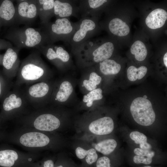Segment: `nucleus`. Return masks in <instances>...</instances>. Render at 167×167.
Segmentation results:
<instances>
[{"instance_id":"1","label":"nucleus","mask_w":167,"mask_h":167,"mask_svg":"<svg viewBox=\"0 0 167 167\" xmlns=\"http://www.w3.org/2000/svg\"><path fill=\"white\" fill-rule=\"evenodd\" d=\"M11 34V40L18 49L41 46L43 38L39 29L28 26L14 28Z\"/></svg>"},{"instance_id":"2","label":"nucleus","mask_w":167,"mask_h":167,"mask_svg":"<svg viewBox=\"0 0 167 167\" xmlns=\"http://www.w3.org/2000/svg\"><path fill=\"white\" fill-rule=\"evenodd\" d=\"M130 111L135 121L143 126L152 125L155 120L156 115L150 101L143 97H138L132 101Z\"/></svg>"},{"instance_id":"3","label":"nucleus","mask_w":167,"mask_h":167,"mask_svg":"<svg viewBox=\"0 0 167 167\" xmlns=\"http://www.w3.org/2000/svg\"><path fill=\"white\" fill-rule=\"evenodd\" d=\"M16 8L15 22H31L38 16L37 0L19 1Z\"/></svg>"},{"instance_id":"4","label":"nucleus","mask_w":167,"mask_h":167,"mask_svg":"<svg viewBox=\"0 0 167 167\" xmlns=\"http://www.w3.org/2000/svg\"><path fill=\"white\" fill-rule=\"evenodd\" d=\"M49 140L47 136L38 132H31L24 134L20 139V142L22 144L30 147L45 146L49 143Z\"/></svg>"},{"instance_id":"5","label":"nucleus","mask_w":167,"mask_h":167,"mask_svg":"<svg viewBox=\"0 0 167 167\" xmlns=\"http://www.w3.org/2000/svg\"><path fill=\"white\" fill-rule=\"evenodd\" d=\"M60 122L58 118L50 114H44L38 117L35 120L34 125L39 130L51 131L58 128Z\"/></svg>"},{"instance_id":"6","label":"nucleus","mask_w":167,"mask_h":167,"mask_svg":"<svg viewBox=\"0 0 167 167\" xmlns=\"http://www.w3.org/2000/svg\"><path fill=\"white\" fill-rule=\"evenodd\" d=\"M89 129L92 133L102 135L111 133L114 129V122L112 118L105 117L92 122L89 125Z\"/></svg>"},{"instance_id":"7","label":"nucleus","mask_w":167,"mask_h":167,"mask_svg":"<svg viewBox=\"0 0 167 167\" xmlns=\"http://www.w3.org/2000/svg\"><path fill=\"white\" fill-rule=\"evenodd\" d=\"M167 19V12L161 8H157L152 11L145 19L147 26L152 29L160 28L164 26Z\"/></svg>"},{"instance_id":"8","label":"nucleus","mask_w":167,"mask_h":167,"mask_svg":"<svg viewBox=\"0 0 167 167\" xmlns=\"http://www.w3.org/2000/svg\"><path fill=\"white\" fill-rule=\"evenodd\" d=\"M44 73L43 69L33 62L26 63L23 66L21 70V74L23 77L28 80L38 79Z\"/></svg>"},{"instance_id":"9","label":"nucleus","mask_w":167,"mask_h":167,"mask_svg":"<svg viewBox=\"0 0 167 167\" xmlns=\"http://www.w3.org/2000/svg\"><path fill=\"white\" fill-rule=\"evenodd\" d=\"M114 50L113 44L106 42L96 49L93 52V60L96 62L109 59L112 56Z\"/></svg>"},{"instance_id":"10","label":"nucleus","mask_w":167,"mask_h":167,"mask_svg":"<svg viewBox=\"0 0 167 167\" xmlns=\"http://www.w3.org/2000/svg\"><path fill=\"white\" fill-rule=\"evenodd\" d=\"M16 8L12 1H3L0 6V17L6 21L13 20L15 22Z\"/></svg>"},{"instance_id":"11","label":"nucleus","mask_w":167,"mask_h":167,"mask_svg":"<svg viewBox=\"0 0 167 167\" xmlns=\"http://www.w3.org/2000/svg\"><path fill=\"white\" fill-rule=\"evenodd\" d=\"M109 28L113 34L119 36L127 35L130 31V28L127 24L118 18L113 19L110 22Z\"/></svg>"},{"instance_id":"12","label":"nucleus","mask_w":167,"mask_h":167,"mask_svg":"<svg viewBox=\"0 0 167 167\" xmlns=\"http://www.w3.org/2000/svg\"><path fill=\"white\" fill-rule=\"evenodd\" d=\"M51 28L53 33L58 35L69 33L73 29L70 22L65 18L57 19L52 25Z\"/></svg>"},{"instance_id":"13","label":"nucleus","mask_w":167,"mask_h":167,"mask_svg":"<svg viewBox=\"0 0 167 167\" xmlns=\"http://www.w3.org/2000/svg\"><path fill=\"white\" fill-rule=\"evenodd\" d=\"M100 70L105 75H115L120 71L121 65L115 61L108 59L100 63Z\"/></svg>"},{"instance_id":"14","label":"nucleus","mask_w":167,"mask_h":167,"mask_svg":"<svg viewBox=\"0 0 167 167\" xmlns=\"http://www.w3.org/2000/svg\"><path fill=\"white\" fill-rule=\"evenodd\" d=\"M96 27L95 23L92 20L85 19L83 20L79 29L74 34L73 39L75 42L82 40L85 37L87 32L93 30Z\"/></svg>"},{"instance_id":"15","label":"nucleus","mask_w":167,"mask_h":167,"mask_svg":"<svg viewBox=\"0 0 167 167\" xmlns=\"http://www.w3.org/2000/svg\"><path fill=\"white\" fill-rule=\"evenodd\" d=\"M18 157L15 151L6 150L0 151V165L5 167H11L14 164Z\"/></svg>"},{"instance_id":"16","label":"nucleus","mask_w":167,"mask_h":167,"mask_svg":"<svg viewBox=\"0 0 167 167\" xmlns=\"http://www.w3.org/2000/svg\"><path fill=\"white\" fill-rule=\"evenodd\" d=\"M131 52L134 55L135 59L141 61L144 60L147 55V50L144 44L141 41H137L132 44L131 48Z\"/></svg>"},{"instance_id":"17","label":"nucleus","mask_w":167,"mask_h":167,"mask_svg":"<svg viewBox=\"0 0 167 167\" xmlns=\"http://www.w3.org/2000/svg\"><path fill=\"white\" fill-rule=\"evenodd\" d=\"M117 145L116 141L113 139H108L100 142L95 146L97 151L104 155H108L112 153Z\"/></svg>"},{"instance_id":"18","label":"nucleus","mask_w":167,"mask_h":167,"mask_svg":"<svg viewBox=\"0 0 167 167\" xmlns=\"http://www.w3.org/2000/svg\"><path fill=\"white\" fill-rule=\"evenodd\" d=\"M54 10L56 15L62 17L69 16L72 12V8L70 4L59 0L54 1Z\"/></svg>"},{"instance_id":"19","label":"nucleus","mask_w":167,"mask_h":167,"mask_svg":"<svg viewBox=\"0 0 167 167\" xmlns=\"http://www.w3.org/2000/svg\"><path fill=\"white\" fill-rule=\"evenodd\" d=\"M56 51L53 48H49L47 50L46 54L47 58L50 60H52L56 58L60 59L62 62H67L70 58L68 52L61 47H56Z\"/></svg>"},{"instance_id":"20","label":"nucleus","mask_w":167,"mask_h":167,"mask_svg":"<svg viewBox=\"0 0 167 167\" xmlns=\"http://www.w3.org/2000/svg\"><path fill=\"white\" fill-rule=\"evenodd\" d=\"M49 90L48 85L44 82H40L31 86L28 90L30 95L35 98H40L45 96Z\"/></svg>"},{"instance_id":"21","label":"nucleus","mask_w":167,"mask_h":167,"mask_svg":"<svg viewBox=\"0 0 167 167\" xmlns=\"http://www.w3.org/2000/svg\"><path fill=\"white\" fill-rule=\"evenodd\" d=\"M73 88L71 84L68 81L63 82L60 85L59 89L56 95V99L58 101H66L72 93Z\"/></svg>"},{"instance_id":"22","label":"nucleus","mask_w":167,"mask_h":167,"mask_svg":"<svg viewBox=\"0 0 167 167\" xmlns=\"http://www.w3.org/2000/svg\"><path fill=\"white\" fill-rule=\"evenodd\" d=\"M147 68L144 66H142L138 68L131 66L127 70V76L129 80L134 81L137 79H140L146 74Z\"/></svg>"},{"instance_id":"23","label":"nucleus","mask_w":167,"mask_h":167,"mask_svg":"<svg viewBox=\"0 0 167 167\" xmlns=\"http://www.w3.org/2000/svg\"><path fill=\"white\" fill-rule=\"evenodd\" d=\"M18 58L17 53L14 49L9 48L6 50L3 58L2 64L7 70L12 68Z\"/></svg>"},{"instance_id":"24","label":"nucleus","mask_w":167,"mask_h":167,"mask_svg":"<svg viewBox=\"0 0 167 167\" xmlns=\"http://www.w3.org/2000/svg\"><path fill=\"white\" fill-rule=\"evenodd\" d=\"M130 137L137 144L140 145L141 149L150 150L152 148L151 145L147 142V137L142 133L138 131H134L131 133Z\"/></svg>"},{"instance_id":"25","label":"nucleus","mask_w":167,"mask_h":167,"mask_svg":"<svg viewBox=\"0 0 167 167\" xmlns=\"http://www.w3.org/2000/svg\"><path fill=\"white\" fill-rule=\"evenodd\" d=\"M22 101L20 98L12 94L5 99L3 103L4 110L8 111L13 109L19 107L21 105Z\"/></svg>"},{"instance_id":"26","label":"nucleus","mask_w":167,"mask_h":167,"mask_svg":"<svg viewBox=\"0 0 167 167\" xmlns=\"http://www.w3.org/2000/svg\"><path fill=\"white\" fill-rule=\"evenodd\" d=\"M101 80V77L96 73L92 72L88 80H84L83 82V85L88 91H92L96 89V85L99 84Z\"/></svg>"},{"instance_id":"27","label":"nucleus","mask_w":167,"mask_h":167,"mask_svg":"<svg viewBox=\"0 0 167 167\" xmlns=\"http://www.w3.org/2000/svg\"><path fill=\"white\" fill-rule=\"evenodd\" d=\"M102 97V90L98 88L91 91L86 95H84L83 101L84 102H87V106L89 107L92 106L93 101L100 100Z\"/></svg>"},{"instance_id":"28","label":"nucleus","mask_w":167,"mask_h":167,"mask_svg":"<svg viewBox=\"0 0 167 167\" xmlns=\"http://www.w3.org/2000/svg\"><path fill=\"white\" fill-rule=\"evenodd\" d=\"M134 153L137 156L152 158L155 155L154 152L150 150H146L136 148L134 150Z\"/></svg>"},{"instance_id":"29","label":"nucleus","mask_w":167,"mask_h":167,"mask_svg":"<svg viewBox=\"0 0 167 167\" xmlns=\"http://www.w3.org/2000/svg\"><path fill=\"white\" fill-rule=\"evenodd\" d=\"M133 161L136 164L143 163L148 165L152 163V158L136 155L134 157Z\"/></svg>"},{"instance_id":"30","label":"nucleus","mask_w":167,"mask_h":167,"mask_svg":"<svg viewBox=\"0 0 167 167\" xmlns=\"http://www.w3.org/2000/svg\"><path fill=\"white\" fill-rule=\"evenodd\" d=\"M87 155L85 160L87 163L89 165H91L95 162L98 158V155L96 151L94 148L90 149L89 153Z\"/></svg>"},{"instance_id":"31","label":"nucleus","mask_w":167,"mask_h":167,"mask_svg":"<svg viewBox=\"0 0 167 167\" xmlns=\"http://www.w3.org/2000/svg\"><path fill=\"white\" fill-rule=\"evenodd\" d=\"M110 160L106 156L101 157L98 159L96 164V167H110Z\"/></svg>"},{"instance_id":"32","label":"nucleus","mask_w":167,"mask_h":167,"mask_svg":"<svg viewBox=\"0 0 167 167\" xmlns=\"http://www.w3.org/2000/svg\"><path fill=\"white\" fill-rule=\"evenodd\" d=\"M90 151V149L88 150L78 147L75 150V153L77 156L80 159L84 158L85 156L88 154Z\"/></svg>"},{"instance_id":"33","label":"nucleus","mask_w":167,"mask_h":167,"mask_svg":"<svg viewBox=\"0 0 167 167\" xmlns=\"http://www.w3.org/2000/svg\"><path fill=\"white\" fill-rule=\"evenodd\" d=\"M107 2L106 0H89L88 1L90 7L95 9L100 7Z\"/></svg>"},{"instance_id":"34","label":"nucleus","mask_w":167,"mask_h":167,"mask_svg":"<svg viewBox=\"0 0 167 167\" xmlns=\"http://www.w3.org/2000/svg\"><path fill=\"white\" fill-rule=\"evenodd\" d=\"M53 161L50 160H48L44 162V167H54Z\"/></svg>"},{"instance_id":"35","label":"nucleus","mask_w":167,"mask_h":167,"mask_svg":"<svg viewBox=\"0 0 167 167\" xmlns=\"http://www.w3.org/2000/svg\"><path fill=\"white\" fill-rule=\"evenodd\" d=\"M163 61L164 64L167 67V53L165 54L163 57Z\"/></svg>"},{"instance_id":"36","label":"nucleus","mask_w":167,"mask_h":167,"mask_svg":"<svg viewBox=\"0 0 167 167\" xmlns=\"http://www.w3.org/2000/svg\"><path fill=\"white\" fill-rule=\"evenodd\" d=\"M143 97L144 99H147V96L146 95H144Z\"/></svg>"},{"instance_id":"37","label":"nucleus","mask_w":167,"mask_h":167,"mask_svg":"<svg viewBox=\"0 0 167 167\" xmlns=\"http://www.w3.org/2000/svg\"><path fill=\"white\" fill-rule=\"evenodd\" d=\"M1 83H0V95L1 93Z\"/></svg>"},{"instance_id":"38","label":"nucleus","mask_w":167,"mask_h":167,"mask_svg":"<svg viewBox=\"0 0 167 167\" xmlns=\"http://www.w3.org/2000/svg\"><path fill=\"white\" fill-rule=\"evenodd\" d=\"M28 160L29 161H31L32 160V159L31 158H29L28 159Z\"/></svg>"},{"instance_id":"39","label":"nucleus","mask_w":167,"mask_h":167,"mask_svg":"<svg viewBox=\"0 0 167 167\" xmlns=\"http://www.w3.org/2000/svg\"><path fill=\"white\" fill-rule=\"evenodd\" d=\"M143 167H152L150 166H146Z\"/></svg>"},{"instance_id":"40","label":"nucleus","mask_w":167,"mask_h":167,"mask_svg":"<svg viewBox=\"0 0 167 167\" xmlns=\"http://www.w3.org/2000/svg\"><path fill=\"white\" fill-rule=\"evenodd\" d=\"M56 167H63V166L62 165H60L59 166H58Z\"/></svg>"}]
</instances>
